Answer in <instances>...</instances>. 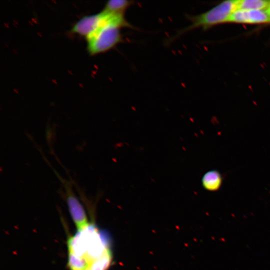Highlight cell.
I'll return each mask as SVG.
<instances>
[{"label": "cell", "mask_w": 270, "mask_h": 270, "mask_svg": "<svg viewBox=\"0 0 270 270\" xmlns=\"http://www.w3.org/2000/svg\"><path fill=\"white\" fill-rule=\"evenodd\" d=\"M134 2L128 0H110L106 3L103 10L112 14H124L126 10Z\"/></svg>", "instance_id": "7"}, {"label": "cell", "mask_w": 270, "mask_h": 270, "mask_svg": "<svg viewBox=\"0 0 270 270\" xmlns=\"http://www.w3.org/2000/svg\"><path fill=\"white\" fill-rule=\"evenodd\" d=\"M236 2L237 0H226L201 14L188 16L190 24L178 31L174 38L196 28L206 29L214 25L228 22L231 14L237 10Z\"/></svg>", "instance_id": "2"}, {"label": "cell", "mask_w": 270, "mask_h": 270, "mask_svg": "<svg viewBox=\"0 0 270 270\" xmlns=\"http://www.w3.org/2000/svg\"><path fill=\"white\" fill-rule=\"evenodd\" d=\"M109 14V12L102 10L98 13L84 16L73 24L70 32L86 39L102 25Z\"/></svg>", "instance_id": "4"}, {"label": "cell", "mask_w": 270, "mask_h": 270, "mask_svg": "<svg viewBox=\"0 0 270 270\" xmlns=\"http://www.w3.org/2000/svg\"><path fill=\"white\" fill-rule=\"evenodd\" d=\"M124 28L134 27L126 20L124 14L110 13L102 25L86 39L88 53L94 56L115 48L123 42L121 30Z\"/></svg>", "instance_id": "1"}, {"label": "cell", "mask_w": 270, "mask_h": 270, "mask_svg": "<svg viewBox=\"0 0 270 270\" xmlns=\"http://www.w3.org/2000/svg\"><path fill=\"white\" fill-rule=\"evenodd\" d=\"M68 265L70 270H86L90 268V264L85 258L72 252H68Z\"/></svg>", "instance_id": "9"}, {"label": "cell", "mask_w": 270, "mask_h": 270, "mask_svg": "<svg viewBox=\"0 0 270 270\" xmlns=\"http://www.w3.org/2000/svg\"><path fill=\"white\" fill-rule=\"evenodd\" d=\"M270 6V0H241L236 2V10H266Z\"/></svg>", "instance_id": "8"}, {"label": "cell", "mask_w": 270, "mask_h": 270, "mask_svg": "<svg viewBox=\"0 0 270 270\" xmlns=\"http://www.w3.org/2000/svg\"><path fill=\"white\" fill-rule=\"evenodd\" d=\"M56 174L64 190V195L72 220L78 230L79 232H82L89 226L84 207L75 194L72 184L68 180L62 178L57 172Z\"/></svg>", "instance_id": "3"}, {"label": "cell", "mask_w": 270, "mask_h": 270, "mask_svg": "<svg viewBox=\"0 0 270 270\" xmlns=\"http://www.w3.org/2000/svg\"><path fill=\"white\" fill-rule=\"evenodd\" d=\"M222 184V176L219 172L211 170L206 172L202 178L203 188L208 191L218 190Z\"/></svg>", "instance_id": "6"}, {"label": "cell", "mask_w": 270, "mask_h": 270, "mask_svg": "<svg viewBox=\"0 0 270 270\" xmlns=\"http://www.w3.org/2000/svg\"><path fill=\"white\" fill-rule=\"evenodd\" d=\"M86 270H90V268H88V269Z\"/></svg>", "instance_id": "11"}, {"label": "cell", "mask_w": 270, "mask_h": 270, "mask_svg": "<svg viewBox=\"0 0 270 270\" xmlns=\"http://www.w3.org/2000/svg\"><path fill=\"white\" fill-rule=\"evenodd\" d=\"M267 12H268V13L269 14L270 16V6H269V8L266 10Z\"/></svg>", "instance_id": "10"}, {"label": "cell", "mask_w": 270, "mask_h": 270, "mask_svg": "<svg viewBox=\"0 0 270 270\" xmlns=\"http://www.w3.org/2000/svg\"><path fill=\"white\" fill-rule=\"evenodd\" d=\"M228 22L242 24H262L270 22L266 10H236L230 16Z\"/></svg>", "instance_id": "5"}]
</instances>
